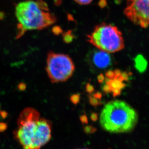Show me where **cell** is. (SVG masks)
Returning <instances> with one entry per match:
<instances>
[{"instance_id": "cell-1", "label": "cell", "mask_w": 149, "mask_h": 149, "mask_svg": "<svg viewBox=\"0 0 149 149\" xmlns=\"http://www.w3.org/2000/svg\"><path fill=\"white\" fill-rule=\"evenodd\" d=\"M18 125L15 138L23 149H40L51 139V123L41 118L34 109L27 108L21 111Z\"/></svg>"}, {"instance_id": "cell-2", "label": "cell", "mask_w": 149, "mask_h": 149, "mask_svg": "<svg viewBox=\"0 0 149 149\" xmlns=\"http://www.w3.org/2000/svg\"><path fill=\"white\" fill-rule=\"evenodd\" d=\"M15 15L18 22L17 38L32 30H41L54 24L57 18L43 0H26L17 4Z\"/></svg>"}, {"instance_id": "cell-3", "label": "cell", "mask_w": 149, "mask_h": 149, "mask_svg": "<svg viewBox=\"0 0 149 149\" xmlns=\"http://www.w3.org/2000/svg\"><path fill=\"white\" fill-rule=\"evenodd\" d=\"M138 121L136 111L127 102L114 100L105 104L100 116L102 127L110 133L129 132Z\"/></svg>"}, {"instance_id": "cell-4", "label": "cell", "mask_w": 149, "mask_h": 149, "mask_svg": "<svg viewBox=\"0 0 149 149\" xmlns=\"http://www.w3.org/2000/svg\"><path fill=\"white\" fill-rule=\"evenodd\" d=\"M87 39L97 49L108 53L118 52L124 47L121 31L115 26L105 23L96 26Z\"/></svg>"}, {"instance_id": "cell-5", "label": "cell", "mask_w": 149, "mask_h": 149, "mask_svg": "<svg viewBox=\"0 0 149 149\" xmlns=\"http://www.w3.org/2000/svg\"><path fill=\"white\" fill-rule=\"evenodd\" d=\"M46 70L52 83L65 82L73 74L74 64L67 55L51 52L47 56Z\"/></svg>"}, {"instance_id": "cell-6", "label": "cell", "mask_w": 149, "mask_h": 149, "mask_svg": "<svg viewBox=\"0 0 149 149\" xmlns=\"http://www.w3.org/2000/svg\"><path fill=\"white\" fill-rule=\"evenodd\" d=\"M126 17L136 25L149 27V0H126Z\"/></svg>"}, {"instance_id": "cell-7", "label": "cell", "mask_w": 149, "mask_h": 149, "mask_svg": "<svg viewBox=\"0 0 149 149\" xmlns=\"http://www.w3.org/2000/svg\"><path fill=\"white\" fill-rule=\"evenodd\" d=\"M88 58L91 67L96 70L107 69L112 64L109 53L98 49L91 51Z\"/></svg>"}, {"instance_id": "cell-8", "label": "cell", "mask_w": 149, "mask_h": 149, "mask_svg": "<svg viewBox=\"0 0 149 149\" xmlns=\"http://www.w3.org/2000/svg\"><path fill=\"white\" fill-rule=\"evenodd\" d=\"M136 67L139 72H142L146 69L147 62L144 58L141 56L136 58Z\"/></svg>"}, {"instance_id": "cell-9", "label": "cell", "mask_w": 149, "mask_h": 149, "mask_svg": "<svg viewBox=\"0 0 149 149\" xmlns=\"http://www.w3.org/2000/svg\"><path fill=\"white\" fill-rule=\"evenodd\" d=\"M80 95L79 94H74L71 96L70 100L74 104H77L80 100Z\"/></svg>"}, {"instance_id": "cell-10", "label": "cell", "mask_w": 149, "mask_h": 149, "mask_svg": "<svg viewBox=\"0 0 149 149\" xmlns=\"http://www.w3.org/2000/svg\"><path fill=\"white\" fill-rule=\"evenodd\" d=\"M89 100H90V102L92 105L94 106H97L99 105L100 104V102L99 101L98 99H97L94 97H91L90 96L89 97Z\"/></svg>"}, {"instance_id": "cell-11", "label": "cell", "mask_w": 149, "mask_h": 149, "mask_svg": "<svg viewBox=\"0 0 149 149\" xmlns=\"http://www.w3.org/2000/svg\"><path fill=\"white\" fill-rule=\"evenodd\" d=\"M85 132L87 134H91L96 131V128L91 126H86L84 128Z\"/></svg>"}, {"instance_id": "cell-12", "label": "cell", "mask_w": 149, "mask_h": 149, "mask_svg": "<svg viewBox=\"0 0 149 149\" xmlns=\"http://www.w3.org/2000/svg\"><path fill=\"white\" fill-rule=\"evenodd\" d=\"M76 3L81 5H87L90 4L93 0H74Z\"/></svg>"}, {"instance_id": "cell-13", "label": "cell", "mask_w": 149, "mask_h": 149, "mask_svg": "<svg viewBox=\"0 0 149 149\" xmlns=\"http://www.w3.org/2000/svg\"><path fill=\"white\" fill-rule=\"evenodd\" d=\"M7 128V125L4 123H0V133L6 131Z\"/></svg>"}, {"instance_id": "cell-14", "label": "cell", "mask_w": 149, "mask_h": 149, "mask_svg": "<svg viewBox=\"0 0 149 149\" xmlns=\"http://www.w3.org/2000/svg\"><path fill=\"white\" fill-rule=\"evenodd\" d=\"M94 87L91 84H87L86 86V91L89 93H91L94 91Z\"/></svg>"}, {"instance_id": "cell-15", "label": "cell", "mask_w": 149, "mask_h": 149, "mask_svg": "<svg viewBox=\"0 0 149 149\" xmlns=\"http://www.w3.org/2000/svg\"><path fill=\"white\" fill-rule=\"evenodd\" d=\"M26 88V85L25 84L23 83H20V84H18V89L20 91H23L25 90Z\"/></svg>"}, {"instance_id": "cell-16", "label": "cell", "mask_w": 149, "mask_h": 149, "mask_svg": "<svg viewBox=\"0 0 149 149\" xmlns=\"http://www.w3.org/2000/svg\"><path fill=\"white\" fill-rule=\"evenodd\" d=\"M80 120L83 124H87L88 123V118L86 115H82L80 117Z\"/></svg>"}, {"instance_id": "cell-17", "label": "cell", "mask_w": 149, "mask_h": 149, "mask_svg": "<svg viewBox=\"0 0 149 149\" xmlns=\"http://www.w3.org/2000/svg\"><path fill=\"white\" fill-rule=\"evenodd\" d=\"M97 79H98V81L99 83H102L105 80V78L104 76L103 75V74H100L98 76Z\"/></svg>"}, {"instance_id": "cell-18", "label": "cell", "mask_w": 149, "mask_h": 149, "mask_svg": "<svg viewBox=\"0 0 149 149\" xmlns=\"http://www.w3.org/2000/svg\"><path fill=\"white\" fill-rule=\"evenodd\" d=\"M0 116L3 119H5L8 116V113L6 111H0Z\"/></svg>"}, {"instance_id": "cell-19", "label": "cell", "mask_w": 149, "mask_h": 149, "mask_svg": "<svg viewBox=\"0 0 149 149\" xmlns=\"http://www.w3.org/2000/svg\"><path fill=\"white\" fill-rule=\"evenodd\" d=\"M91 120L93 121H96L98 119V116H97V114L96 113H93L91 116Z\"/></svg>"}, {"instance_id": "cell-20", "label": "cell", "mask_w": 149, "mask_h": 149, "mask_svg": "<svg viewBox=\"0 0 149 149\" xmlns=\"http://www.w3.org/2000/svg\"></svg>"}, {"instance_id": "cell-21", "label": "cell", "mask_w": 149, "mask_h": 149, "mask_svg": "<svg viewBox=\"0 0 149 149\" xmlns=\"http://www.w3.org/2000/svg\"></svg>"}]
</instances>
